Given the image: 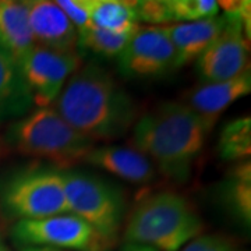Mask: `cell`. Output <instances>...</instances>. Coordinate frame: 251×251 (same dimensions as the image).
Instances as JSON below:
<instances>
[{
    "label": "cell",
    "mask_w": 251,
    "mask_h": 251,
    "mask_svg": "<svg viewBox=\"0 0 251 251\" xmlns=\"http://www.w3.org/2000/svg\"><path fill=\"white\" fill-rule=\"evenodd\" d=\"M53 108L92 143L123 137L138 119L134 99L97 63H90L73 74Z\"/></svg>",
    "instance_id": "6da1fadb"
},
{
    "label": "cell",
    "mask_w": 251,
    "mask_h": 251,
    "mask_svg": "<svg viewBox=\"0 0 251 251\" xmlns=\"http://www.w3.org/2000/svg\"><path fill=\"white\" fill-rule=\"evenodd\" d=\"M216 120L218 117L200 115L183 102H165L137 119L133 144L163 176L184 183Z\"/></svg>",
    "instance_id": "7a4b0ae2"
},
{
    "label": "cell",
    "mask_w": 251,
    "mask_h": 251,
    "mask_svg": "<svg viewBox=\"0 0 251 251\" xmlns=\"http://www.w3.org/2000/svg\"><path fill=\"white\" fill-rule=\"evenodd\" d=\"M204 230V222L187 198L158 191L141 198L126 216L125 243L179 251Z\"/></svg>",
    "instance_id": "3957f363"
},
{
    "label": "cell",
    "mask_w": 251,
    "mask_h": 251,
    "mask_svg": "<svg viewBox=\"0 0 251 251\" xmlns=\"http://www.w3.org/2000/svg\"><path fill=\"white\" fill-rule=\"evenodd\" d=\"M6 143L24 156L44 159L52 166L67 171L84 162L95 147L63 119L53 106L31 109L7 128Z\"/></svg>",
    "instance_id": "277c9868"
},
{
    "label": "cell",
    "mask_w": 251,
    "mask_h": 251,
    "mask_svg": "<svg viewBox=\"0 0 251 251\" xmlns=\"http://www.w3.org/2000/svg\"><path fill=\"white\" fill-rule=\"evenodd\" d=\"M0 212L9 221H34L67 214L62 169L32 165L0 181Z\"/></svg>",
    "instance_id": "5b68a950"
},
{
    "label": "cell",
    "mask_w": 251,
    "mask_h": 251,
    "mask_svg": "<svg viewBox=\"0 0 251 251\" xmlns=\"http://www.w3.org/2000/svg\"><path fill=\"white\" fill-rule=\"evenodd\" d=\"M69 214H73L106 239L116 243L126 221L125 193L98 176L62 171Z\"/></svg>",
    "instance_id": "8992f818"
},
{
    "label": "cell",
    "mask_w": 251,
    "mask_h": 251,
    "mask_svg": "<svg viewBox=\"0 0 251 251\" xmlns=\"http://www.w3.org/2000/svg\"><path fill=\"white\" fill-rule=\"evenodd\" d=\"M10 236L17 247L41 246L64 251H110L115 246V242L69 212L44 219L14 222Z\"/></svg>",
    "instance_id": "52a82bcc"
},
{
    "label": "cell",
    "mask_w": 251,
    "mask_h": 251,
    "mask_svg": "<svg viewBox=\"0 0 251 251\" xmlns=\"http://www.w3.org/2000/svg\"><path fill=\"white\" fill-rule=\"evenodd\" d=\"M81 62L80 52H60L39 45L18 62L36 108L53 105Z\"/></svg>",
    "instance_id": "ba28073f"
},
{
    "label": "cell",
    "mask_w": 251,
    "mask_h": 251,
    "mask_svg": "<svg viewBox=\"0 0 251 251\" xmlns=\"http://www.w3.org/2000/svg\"><path fill=\"white\" fill-rule=\"evenodd\" d=\"M222 31L196 60V72L201 82L233 78L250 69V35L236 13H224Z\"/></svg>",
    "instance_id": "9c48e42d"
},
{
    "label": "cell",
    "mask_w": 251,
    "mask_h": 251,
    "mask_svg": "<svg viewBox=\"0 0 251 251\" xmlns=\"http://www.w3.org/2000/svg\"><path fill=\"white\" fill-rule=\"evenodd\" d=\"M120 73L127 78H158L175 69V49L163 27H140L117 57Z\"/></svg>",
    "instance_id": "30bf717a"
},
{
    "label": "cell",
    "mask_w": 251,
    "mask_h": 251,
    "mask_svg": "<svg viewBox=\"0 0 251 251\" xmlns=\"http://www.w3.org/2000/svg\"><path fill=\"white\" fill-rule=\"evenodd\" d=\"M25 4L35 45L60 52H80L78 31L56 1L28 0Z\"/></svg>",
    "instance_id": "8fae6325"
},
{
    "label": "cell",
    "mask_w": 251,
    "mask_h": 251,
    "mask_svg": "<svg viewBox=\"0 0 251 251\" xmlns=\"http://www.w3.org/2000/svg\"><path fill=\"white\" fill-rule=\"evenodd\" d=\"M84 162L133 184H148L156 176L152 162L135 148L119 145L94 147Z\"/></svg>",
    "instance_id": "7c38bea8"
},
{
    "label": "cell",
    "mask_w": 251,
    "mask_h": 251,
    "mask_svg": "<svg viewBox=\"0 0 251 251\" xmlns=\"http://www.w3.org/2000/svg\"><path fill=\"white\" fill-rule=\"evenodd\" d=\"M251 92V72L247 69L233 78L216 82H202L191 88L183 97L184 105L200 115L219 117L236 100Z\"/></svg>",
    "instance_id": "4fadbf2b"
},
{
    "label": "cell",
    "mask_w": 251,
    "mask_h": 251,
    "mask_svg": "<svg viewBox=\"0 0 251 251\" xmlns=\"http://www.w3.org/2000/svg\"><path fill=\"white\" fill-rule=\"evenodd\" d=\"M225 21V14H218L193 23L163 25L175 49V69L196 62L222 31Z\"/></svg>",
    "instance_id": "5bb4252c"
},
{
    "label": "cell",
    "mask_w": 251,
    "mask_h": 251,
    "mask_svg": "<svg viewBox=\"0 0 251 251\" xmlns=\"http://www.w3.org/2000/svg\"><path fill=\"white\" fill-rule=\"evenodd\" d=\"M34 106L18 62L0 45V123L17 120Z\"/></svg>",
    "instance_id": "9a60e30c"
},
{
    "label": "cell",
    "mask_w": 251,
    "mask_h": 251,
    "mask_svg": "<svg viewBox=\"0 0 251 251\" xmlns=\"http://www.w3.org/2000/svg\"><path fill=\"white\" fill-rule=\"evenodd\" d=\"M0 45L17 62L35 46L25 1L0 0Z\"/></svg>",
    "instance_id": "2e32d148"
},
{
    "label": "cell",
    "mask_w": 251,
    "mask_h": 251,
    "mask_svg": "<svg viewBox=\"0 0 251 251\" xmlns=\"http://www.w3.org/2000/svg\"><path fill=\"white\" fill-rule=\"evenodd\" d=\"M222 205L244 227L251 225V162L234 163L221 186Z\"/></svg>",
    "instance_id": "e0dca14e"
},
{
    "label": "cell",
    "mask_w": 251,
    "mask_h": 251,
    "mask_svg": "<svg viewBox=\"0 0 251 251\" xmlns=\"http://www.w3.org/2000/svg\"><path fill=\"white\" fill-rule=\"evenodd\" d=\"M92 25L115 34H133L140 23L135 16V1L92 0Z\"/></svg>",
    "instance_id": "ac0fdd59"
},
{
    "label": "cell",
    "mask_w": 251,
    "mask_h": 251,
    "mask_svg": "<svg viewBox=\"0 0 251 251\" xmlns=\"http://www.w3.org/2000/svg\"><path fill=\"white\" fill-rule=\"evenodd\" d=\"M218 153L225 162H243L251 155V119L237 117L222 127L218 138Z\"/></svg>",
    "instance_id": "d6986e66"
},
{
    "label": "cell",
    "mask_w": 251,
    "mask_h": 251,
    "mask_svg": "<svg viewBox=\"0 0 251 251\" xmlns=\"http://www.w3.org/2000/svg\"><path fill=\"white\" fill-rule=\"evenodd\" d=\"M133 34H115L90 25L78 32V50L80 53L82 50H90L91 53L105 59H117Z\"/></svg>",
    "instance_id": "ffe728a7"
},
{
    "label": "cell",
    "mask_w": 251,
    "mask_h": 251,
    "mask_svg": "<svg viewBox=\"0 0 251 251\" xmlns=\"http://www.w3.org/2000/svg\"><path fill=\"white\" fill-rule=\"evenodd\" d=\"M168 23H193L219 14L218 1L214 0H165Z\"/></svg>",
    "instance_id": "44dd1931"
},
{
    "label": "cell",
    "mask_w": 251,
    "mask_h": 251,
    "mask_svg": "<svg viewBox=\"0 0 251 251\" xmlns=\"http://www.w3.org/2000/svg\"><path fill=\"white\" fill-rule=\"evenodd\" d=\"M179 251H244L232 239L222 234H200Z\"/></svg>",
    "instance_id": "7402d4cb"
},
{
    "label": "cell",
    "mask_w": 251,
    "mask_h": 251,
    "mask_svg": "<svg viewBox=\"0 0 251 251\" xmlns=\"http://www.w3.org/2000/svg\"><path fill=\"white\" fill-rule=\"evenodd\" d=\"M56 3L64 11V14L69 17L78 32L92 25L91 21L92 0H59Z\"/></svg>",
    "instance_id": "603a6c76"
},
{
    "label": "cell",
    "mask_w": 251,
    "mask_h": 251,
    "mask_svg": "<svg viewBox=\"0 0 251 251\" xmlns=\"http://www.w3.org/2000/svg\"><path fill=\"white\" fill-rule=\"evenodd\" d=\"M120 251H156L152 247L148 246H141V244H133V243H125L122 246Z\"/></svg>",
    "instance_id": "cb8c5ba5"
},
{
    "label": "cell",
    "mask_w": 251,
    "mask_h": 251,
    "mask_svg": "<svg viewBox=\"0 0 251 251\" xmlns=\"http://www.w3.org/2000/svg\"><path fill=\"white\" fill-rule=\"evenodd\" d=\"M17 251H64L53 247H41V246H21L17 247Z\"/></svg>",
    "instance_id": "d4e9b609"
},
{
    "label": "cell",
    "mask_w": 251,
    "mask_h": 251,
    "mask_svg": "<svg viewBox=\"0 0 251 251\" xmlns=\"http://www.w3.org/2000/svg\"><path fill=\"white\" fill-rule=\"evenodd\" d=\"M0 251H11V249L6 244V242L1 239V236H0Z\"/></svg>",
    "instance_id": "484cf974"
},
{
    "label": "cell",
    "mask_w": 251,
    "mask_h": 251,
    "mask_svg": "<svg viewBox=\"0 0 251 251\" xmlns=\"http://www.w3.org/2000/svg\"><path fill=\"white\" fill-rule=\"evenodd\" d=\"M3 150H4V147H3V143L0 141V156L3 155Z\"/></svg>",
    "instance_id": "4316f807"
}]
</instances>
